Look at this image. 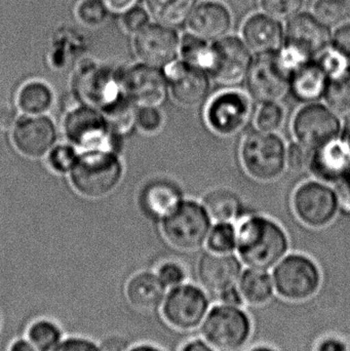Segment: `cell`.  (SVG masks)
Segmentation results:
<instances>
[{"instance_id":"60d3db41","label":"cell","mask_w":350,"mask_h":351,"mask_svg":"<svg viewBox=\"0 0 350 351\" xmlns=\"http://www.w3.org/2000/svg\"><path fill=\"white\" fill-rule=\"evenodd\" d=\"M75 152L69 146L60 145L49 154V166L59 173L69 172L77 160Z\"/></svg>"},{"instance_id":"bcb514c9","label":"cell","mask_w":350,"mask_h":351,"mask_svg":"<svg viewBox=\"0 0 350 351\" xmlns=\"http://www.w3.org/2000/svg\"><path fill=\"white\" fill-rule=\"evenodd\" d=\"M310 162L308 149L300 145L299 143H293L287 149V167L291 170L300 171Z\"/></svg>"},{"instance_id":"3957f363","label":"cell","mask_w":350,"mask_h":351,"mask_svg":"<svg viewBox=\"0 0 350 351\" xmlns=\"http://www.w3.org/2000/svg\"><path fill=\"white\" fill-rule=\"evenodd\" d=\"M330 31L316 16L301 14L290 21L286 41L279 51L285 65L291 70L320 57L330 45Z\"/></svg>"},{"instance_id":"7c38bea8","label":"cell","mask_w":350,"mask_h":351,"mask_svg":"<svg viewBox=\"0 0 350 351\" xmlns=\"http://www.w3.org/2000/svg\"><path fill=\"white\" fill-rule=\"evenodd\" d=\"M338 206L336 192L322 182H305L294 192L293 208L296 216L312 228H322L332 222Z\"/></svg>"},{"instance_id":"d6986e66","label":"cell","mask_w":350,"mask_h":351,"mask_svg":"<svg viewBox=\"0 0 350 351\" xmlns=\"http://www.w3.org/2000/svg\"><path fill=\"white\" fill-rule=\"evenodd\" d=\"M314 177L323 182L340 183L350 176V146L345 139L333 140L312 150L308 162Z\"/></svg>"},{"instance_id":"ee69618b","label":"cell","mask_w":350,"mask_h":351,"mask_svg":"<svg viewBox=\"0 0 350 351\" xmlns=\"http://www.w3.org/2000/svg\"><path fill=\"white\" fill-rule=\"evenodd\" d=\"M53 351H102L94 340L82 336H67Z\"/></svg>"},{"instance_id":"9f6ffc18","label":"cell","mask_w":350,"mask_h":351,"mask_svg":"<svg viewBox=\"0 0 350 351\" xmlns=\"http://www.w3.org/2000/svg\"><path fill=\"white\" fill-rule=\"evenodd\" d=\"M343 139L349 143L350 146V119L347 121V125H345V135H343Z\"/></svg>"},{"instance_id":"e0dca14e","label":"cell","mask_w":350,"mask_h":351,"mask_svg":"<svg viewBox=\"0 0 350 351\" xmlns=\"http://www.w3.org/2000/svg\"><path fill=\"white\" fill-rule=\"evenodd\" d=\"M68 138L78 147L92 150H107L110 145L109 125L103 115L92 108L72 111L65 121Z\"/></svg>"},{"instance_id":"f907efd6","label":"cell","mask_w":350,"mask_h":351,"mask_svg":"<svg viewBox=\"0 0 350 351\" xmlns=\"http://www.w3.org/2000/svg\"><path fill=\"white\" fill-rule=\"evenodd\" d=\"M102 1L107 10L121 14V12H129V10L135 8L138 0H102Z\"/></svg>"},{"instance_id":"ffe728a7","label":"cell","mask_w":350,"mask_h":351,"mask_svg":"<svg viewBox=\"0 0 350 351\" xmlns=\"http://www.w3.org/2000/svg\"><path fill=\"white\" fill-rule=\"evenodd\" d=\"M55 139V130L47 117H28L16 123L12 134L16 149L28 158L45 156Z\"/></svg>"},{"instance_id":"4dcf8cb0","label":"cell","mask_w":350,"mask_h":351,"mask_svg":"<svg viewBox=\"0 0 350 351\" xmlns=\"http://www.w3.org/2000/svg\"><path fill=\"white\" fill-rule=\"evenodd\" d=\"M18 104L27 114H42L51 108L53 94L49 86L42 82H28L18 93Z\"/></svg>"},{"instance_id":"7bdbcfd3","label":"cell","mask_w":350,"mask_h":351,"mask_svg":"<svg viewBox=\"0 0 350 351\" xmlns=\"http://www.w3.org/2000/svg\"><path fill=\"white\" fill-rule=\"evenodd\" d=\"M318 63L324 68L329 77H334L349 67V63L335 49H326L322 55L318 57Z\"/></svg>"},{"instance_id":"4fadbf2b","label":"cell","mask_w":350,"mask_h":351,"mask_svg":"<svg viewBox=\"0 0 350 351\" xmlns=\"http://www.w3.org/2000/svg\"><path fill=\"white\" fill-rule=\"evenodd\" d=\"M252 63L250 51L240 39L223 37L211 45L208 74L220 84H236L247 77Z\"/></svg>"},{"instance_id":"8992f818","label":"cell","mask_w":350,"mask_h":351,"mask_svg":"<svg viewBox=\"0 0 350 351\" xmlns=\"http://www.w3.org/2000/svg\"><path fill=\"white\" fill-rule=\"evenodd\" d=\"M275 294L289 302L310 300L318 292L322 274L308 256L291 254L275 265L273 274Z\"/></svg>"},{"instance_id":"44dd1931","label":"cell","mask_w":350,"mask_h":351,"mask_svg":"<svg viewBox=\"0 0 350 351\" xmlns=\"http://www.w3.org/2000/svg\"><path fill=\"white\" fill-rule=\"evenodd\" d=\"M187 27L191 34L203 40H216L229 31L232 14L220 2H203L189 14Z\"/></svg>"},{"instance_id":"11a10c76","label":"cell","mask_w":350,"mask_h":351,"mask_svg":"<svg viewBox=\"0 0 350 351\" xmlns=\"http://www.w3.org/2000/svg\"><path fill=\"white\" fill-rule=\"evenodd\" d=\"M248 351H277L275 348H271L269 346H265V344H261V346H256L255 348H250Z\"/></svg>"},{"instance_id":"484cf974","label":"cell","mask_w":350,"mask_h":351,"mask_svg":"<svg viewBox=\"0 0 350 351\" xmlns=\"http://www.w3.org/2000/svg\"><path fill=\"white\" fill-rule=\"evenodd\" d=\"M182 202L181 190L171 182H153L142 194V204L146 212L160 220L172 214Z\"/></svg>"},{"instance_id":"6f0895ef","label":"cell","mask_w":350,"mask_h":351,"mask_svg":"<svg viewBox=\"0 0 350 351\" xmlns=\"http://www.w3.org/2000/svg\"><path fill=\"white\" fill-rule=\"evenodd\" d=\"M343 5H345V12L350 18V0H343Z\"/></svg>"},{"instance_id":"2e32d148","label":"cell","mask_w":350,"mask_h":351,"mask_svg":"<svg viewBox=\"0 0 350 351\" xmlns=\"http://www.w3.org/2000/svg\"><path fill=\"white\" fill-rule=\"evenodd\" d=\"M166 76L173 98L182 106H197L209 95V74L184 61L166 66Z\"/></svg>"},{"instance_id":"d4e9b609","label":"cell","mask_w":350,"mask_h":351,"mask_svg":"<svg viewBox=\"0 0 350 351\" xmlns=\"http://www.w3.org/2000/svg\"><path fill=\"white\" fill-rule=\"evenodd\" d=\"M242 35L247 45L258 55L277 51L283 41V29L271 16L257 14L245 23Z\"/></svg>"},{"instance_id":"f6af8a7d","label":"cell","mask_w":350,"mask_h":351,"mask_svg":"<svg viewBox=\"0 0 350 351\" xmlns=\"http://www.w3.org/2000/svg\"><path fill=\"white\" fill-rule=\"evenodd\" d=\"M148 23V14L143 8H134L125 12L123 24L125 30L129 33H139L143 30Z\"/></svg>"},{"instance_id":"74e56055","label":"cell","mask_w":350,"mask_h":351,"mask_svg":"<svg viewBox=\"0 0 350 351\" xmlns=\"http://www.w3.org/2000/svg\"><path fill=\"white\" fill-rule=\"evenodd\" d=\"M316 18L326 26H334L345 19V5L340 0H318L314 6Z\"/></svg>"},{"instance_id":"9c48e42d","label":"cell","mask_w":350,"mask_h":351,"mask_svg":"<svg viewBox=\"0 0 350 351\" xmlns=\"http://www.w3.org/2000/svg\"><path fill=\"white\" fill-rule=\"evenodd\" d=\"M291 75L279 51L258 55L247 75L249 93L259 102H277L290 92Z\"/></svg>"},{"instance_id":"db71d44e","label":"cell","mask_w":350,"mask_h":351,"mask_svg":"<svg viewBox=\"0 0 350 351\" xmlns=\"http://www.w3.org/2000/svg\"><path fill=\"white\" fill-rule=\"evenodd\" d=\"M127 351H166L164 348H160L154 342H140V343L134 344Z\"/></svg>"},{"instance_id":"4316f807","label":"cell","mask_w":350,"mask_h":351,"mask_svg":"<svg viewBox=\"0 0 350 351\" xmlns=\"http://www.w3.org/2000/svg\"><path fill=\"white\" fill-rule=\"evenodd\" d=\"M238 288L245 304L259 307L268 304L275 295L273 276L267 270L250 268L244 270L238 282Z\"/></svg>"},{"instance_id":"f35d334b","label":"cell","mask_w":350,"mask_h":351,"mask_svg":"<svg viewBox=\"0 0 350 351\" xmlns=\"http://www.w3.org/2000/svg\"><path fill=\"white\" fill-rule=\"evenodd\" d=\"M303 3L304 0H260L261 8L267 14L282 21L296 16Z\"/></svg>"},{"instance_id":"f1b7e54d","label":"cell","mask_w":350,"mask_h":351,"mask_svg":"<svg viewBox=\"0 0 350 351\" xmlns=\"http://www.w3.org/2000/svg\"><path fill=\"white\" fill-rule=\"evenodd\" d=\"M195 0H146L148 12L160 24L177 26L188 19Z\"/></svg>"},{"instance_id":"83f0119b","label":"cell","mask_w":350,"mask_h":351,"mask_svg":"<svg viewBox=\"0 0 350 351\" xmlns=\"http://www.w3.org/2000/svg\"><path fill=\"white\" fill-rule=\"evenodd\" d=\"M203 206L208 214L217 222H230L238 218L242 210L240 198L227 189H216L203 197Z\"/></svg>"},{"instance_id":"f5cc1de1","label":"cell","mask_w":350,"mask_h":351,"mask_svg":"<svg viewBox=\"0 0 350 351\" xmlns=\"http://www.w3.org/2000/svg\"><path fill=\"white\" fill-rule=\"evenodd\" d=\"M8 351H38L32 346L30 341L27 339L26 336L16 338L10 344Z\"/></svg>"},{"instance_id":"816d5d0a","label":"cell","mask_w":350,"mask_h":351,"mask_svg":"<svg viewBox=\"0 0 350 351\" xmlns=\"http://www.w3.org/2000/svg\"><path fill=\"white\" fill-rule=\"evenodd\" d=\"M179 351H217L203 337L192 338L185 342Z\"/></svg>"},{"instance_id":"836d02e7","label":"cell","mask_w":350,"mask_h":351,"mask_svg":"<svg viewBox=\"0 0 350 351\" xmlns=\"http://www.w3.org/2000/svg\"><path fill=\"white\" fill-rule=\"evenodd\" d=\"M182 61L207 72L211 59V47L205 40L193 34L185 35L180 45Z\"/></svg>"},{"instance_id":"277c9868","label":"cell","mask_w":350,"mask_h":351,"mask_svg":"<svg viewBox=\"0 0 350 351\" xmlns=\"http://www.w3.org/2000/svg\"><path fill=\"white\" fill-rule=\"evenodd\" d=\"M240 156L245 171L257 181H273L287 167V148L283 139L268 132L248 134L240 145Z\"/></svg>"},{"instance_id":"8fae6325","label":"cell","mask_w":350,"mask_h":351,"mask_svg":"<svg viewBox=\"0 0 350 351\" xmlns=\"http://www.w3.org/2000/svg\"><path fill=\"white\" fill-rule=\"evenodd\" d=\"M253 114L250 97L242 90L218 93L208 103L205 119L212 131L221 136H232L242 131Z\"/></svg>"},{"instance_id":"f546056e","label":"cell","mask_w":350,"mask_h":351,"mask_svg":"<svg viewBox=\"0 0 350 351\" xmlns=\"http://www.w3.org/2000/svg\"><path fill=\"white\" fill-rule=\"evenodd\" d=\"M63 330L47 317L35 319L27 329L26 338L38 351H53L64 339Z\"/></svg>"},{"instance_id":"ba28073f","label":"cell","mask_w":350,"mask_h":351,"mask_svg":"<svg viewBox=\"0 0 350 351\" xmlns=\"http://www.w3.org/2000/svg\"><path fill=\"white\" fill-rule=\"evenodd\" d=\"M162 221V234L166 241L183 251L201 247L211 230V217L205 206L195 200H183L172 214Z\"/></svg>"},{"instance_id":"b9f144b4","label":"cell","mask_w":350,"mask_h":351,"mask_svg":"<svg viewBox=\"0 0 350 351\" xmlns=\"http://www.w3.org/2000/svg\"><path fill=\"white\" fill-rule=\"evenodd\" d=\"M136 123L144 133L154 134L162 129L164 119L158 107L143 106L137 111Z\"/></svg>"},{"instance_id":"94428289","label":"cell","mask_w":350,"mask_h":351,"mask_svg":"<svg viewBox=\"0 0 350 351\" xmlns=\"http://www.w3.org/2000/svg\"><path fill=\"white\" fill-rule=\"evenodd\" d=\"M0 326H1V321H0Z\"/></svg>"},{"instance_id":"5bb4252c","label":"cell","mask_w":350,"mask_h":351,"mask_svg":"<svg viewBox=\"0 0 350 351\" xmlns=\"http://www.w3.org/2000/svg\"><path fill=\"white\" fill-rule=\"evenodd\" d=\"M176 31L166 25L146 26L135 39V49L140 59L154 67H166L176 61L180 51Z\"/></svg>"},{"instance_id":"ab89813d","label":"cell","mask_w":350,"mask_h":351,"mask_svg":"<svg viewBox=\"0 0 350 351\" xmlns=\"http://www.w3.org/2000/svg\"><path fill=\"white\" fill-rule=\"evenodd\" d=\"M156 274L168 290L184 284L187 280L186 270L178 262H164L160 266Z\"/></svg>"},{"instance_id":"e575fe53","label":"cell","mask_w":350,"mask_h":351,"mask_svg":"<svg viewBox=\"0 0 350 351\" xmlns=\"http://www.w3.org/2000/svg\"><path fill=\"white\" fill-rule=\"evenodd\" d=\"M236 228L230 222H217L208 235L207 247L212 253L232 254L236 250Z\"/></svg>"},{"instance_id":"6da1fadb","label":"cell","mask_w":350,"mask_h":351,"mask_svg":"<svg viewBox=\"0 0 350 351\" xmlns=\"http://www.w3.org/2000/svg\"><path fill=\"white\" fill-rule=\"evenodd\" d=\"M236 235L238 256L250 268L268 270L275 267L289 247L285 231L266 217H245L236 228Z\"/></svg>"},{"instance_id":"681fc988","label":"cell","mask_w":350,"mask_h":351,"mask_svg":"<svg viewBox=\"0 0 350 351\" xmlns=\"http://www.w3.org/2000/svg\"><path fill=\"white\" fill-rule=\"evenodd\" d=\"M218 300L221 304L229 305V306L242 307L245 305L244 299L238 290V285L226 289L217 295Z\"/></svg>"},{"instance_id":"6125c7cd","label":"cell","mask_w":350,"mask_h":351,"mask_svg":"<svg viewBox=\"0 0 350 351\" xmlns=\"http://www.w3.org/2000/svg\"><path fill=\"white\" fill-rule=\"evenodd\" d=\"M349 343H350V342H349Z\"/></svg>"},{"instance_id":"7402d4cb","label":"cell","mask_w":350,"mask_h":351,"mask_svg":"<svg viewBox=\"0 0 350 351\" xmlns=\"http://www.w3.org/2000/svg\"><path fill=\"white\" fill-rule=\"evenodd\" d=\"M166 290L158 274L150 271L136 272L125 285V295L129 304L144 313H160Z\"/></svg>"},{"instance_id":"7dc6e473","label":"cell","mask_w":350,"mask_h":351,"mask_svg":"<svg viewBox=\"0 0 350 351\" xmlns=\"http://www.w3.org/2000/svg\"><path fill=\"white\" fill-rule=\"evenodd\" d=\"M333 49L340 53L350 64V24L340 27L335 33Z\"/></svg>"},{"instance_id":"cb8c5ba5","label":"cell","mask_w":350,"mask_h":351,"mask_svg":"<svg viewBox=\"0 0 350 351\" xmlns=\"http://www.w3.org/2000/svg\"><path fill=\"white\" fill-rule=\"evenodd\" d=\"M75 86L80 98L96 106L105 107L119 97L117 84L106 72L95 66L78 72Z\"/></svg>"},{"instance_id":"8d00e7d4","label":"cell","mask_w":350,"mask_h":351,"mask_svg":"<svg viewBox=\"0 0 350 351\" xmlns=\"http://www.w3.org/2000/svg\"><path fill=\"white\" fill-rule=\"evenodd\" d=\"M107 10L102 0H82L76 8V16L86 26L97 27L106 21Z\"/></svg>"},{"instance_id":"7a4b0ae2","label":"cell","mask_w":350,"mask_h":351,"mask_svg":"<svg viewBox=\"0 0 350 351\" xmlns=\"http://www.w3.org/2000/svg\"><path fill=\"white\" fill-rule=\"evenodd\" d=\"M201 336L217 351H238L250 341L253 322L242 307L214 305L199 327Z\"/></svg>"},{"instance_id":"52a82bcc","label":"cell","mask_w":350,"mask_h":351,"mask_svg":"<svg viewBox=\"0 0 350 351\" xmlns=\"http://www.w3.org/2000/svg\"><path fill=\"white\" fill-rule=\"evenodd\" d=\"M211 301L203 287L184 282L168 289L160 309L162 321L176 331L190 332L199 329Z\"/></svg>"},{"instance_id":"d6a6232c","label":"cell","mask_w":350,"mask_h":351,"mask_svg":"<svg viewBox=\"0 0 350 351\" xmlns=\"http://www.w3.org/2000/svg\"><path fill=\"white\" fill-rule=\"evenodd\" d=\"M105 121L109 128H114L116 131H129L136 123L137 111L134 108L132 101L118 97L106 106L103 107Z\"/></svg>"},{"instance_id":"1f68e13d","label":"cell","mask_w":350,"mask_h":351,"mask_svg":"<svg viewBox=\"0 0 350 351\" xmlns=\"http://www.w3.org/2000/svg\"><path fill=\"white\" fill-rule=\"evenodd\" d=\"M324 98L335 112L350 117V67L331 78Z\"/></svg>"},{"instance_id":"30bf717a","label":"cell","mask_w":350,"mask_h":351,"mask_svg":"<svg viewBox=\"0 0 350 351\" xmlns=\"http://www.w3.org/2000/svg\"><path fill=\"white\" fill-rule=\"evenodd\" d=\"M340 128L337 113L318 103H310L299 109L292 123L298 143L310 152L337 139Z\"/></svg>"},{"instance_id":"603a6c76","label":"cell","mask_w":350,"mask_h":351,"mask_svg":"<svg viewBox=\"0 0 350 351\" xmlns=\"http://www.w3.org/2000/svg\"><path fill=\"white\" fill-rule=\"evenodd\" d=\"M330 77L318 60L308 62L292 72L290 92L299 102H316L324 98Z\"/></svg>"},{"instance_id":"680465c9","label":"cell","mask_w":350,"mask_h":351,"mask_svg":"<svg viewBox=\"0 0 350 351\" xmlns=\"http://www.w3.org/2000/svg\"><path fill=\"white\" fill-rule=\"evenodd\" d=\"M23 282H24V280H23ZM25 284H26V282H25ZM26 286H27V287H29V286H28V285H27V284H26ZM30 290H31V289H30ZM32 293H33V292H32ZM33 295H34V294H33ZM34 297H35V296H34ZM36 300H37V299H36ZM37 302H38V301H37ZM40 307H41V306H40ZM41 317H42V315H41Z\"/></svg>"},{"instance_id":"c3c4849f","label":"cell","mask_w":350,"mask_h":351,"mask_svg":"<svg viewBox=\"0 0 350 351\" xmlns=\"http://www.w3.org/2000/svg\"><path fill=\"white\" fill-rule=\"evenodd\" d=\"M314 351H350V343L339 336H326L318 340Z\"/></svg>"},{"instance_id":"d590c367","label":"cell","mask_w":350,"mask_h":351,"mask_svg":"<svg viewBox=\"0 0 350 351\" xmlns=\"http://www.w3.org/2000/svg\"><path fill=\"white\" fill-rule=\"evenodd\" d=\"M285 113L277 102L262 103L255 114V125L258 131L273 133L283 125Z\"/></svg>"},{"instance_id":"ac0fdd59","label":"cell","mask_w":350,"mask_h":351,"mask_svg":"<svg viewBox=\"0 0 350 351\" xmlns=\"http://www.w3.org/2000/svg\"><path fill=\"white\" fill-rule=\"evenodd\" d=\"M242 263L232 254H203L197 264V278L208 292L218 295L238 285Z\"/></svg>"},{"instance_id":"91938a15","label":"cell","mask_w":350,"mask_h":351,"mask_svg":"<svg viewBox=\"0 0 350 351\" xmlns=\"http://www.w3.org/2000/svg\"><path fill=\"white\" fill-rule=\"evenodd\" d=\"M347 179H349V181H350V176H349V178H347Z\"/></svg>"},{"instance_id":"5b68a950","label":"cell","mask_w":350,"mask_h":351,"mask_svg":"<svg viewBox=\"0 0 350 351\" xmlns=\"http://www.w3.org/2000/svg\"><path fill=\"white\" fill-rule=\"evenodd\" d=\"M123 175L118 158L108 150H92L76 160L71 170L75 189L90 198L103 197L110 193Z\"/></svg>"},{"instance_id":"9a60e30c","label":"cell","mask_w":350,"mask_h":351,"mask_svg":"<svg viewBox=\"0 0 350 351\" xmlns=\"http://www.w3.org/2000/svg\"><path fill=\"white\" fill-rule=\"evenodd\" d=\"M123 90L132 102L140 107H158L166 100L168 78L158 67L144 64L127 72L123 80Z\"/></svg>"}]
</instances>
